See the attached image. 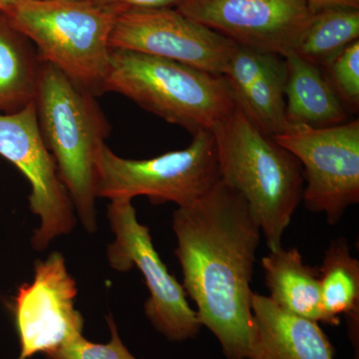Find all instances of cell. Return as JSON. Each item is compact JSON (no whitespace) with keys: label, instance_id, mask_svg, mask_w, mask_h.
<instances>
[{"label":"cell","instance_id":"cell-6","mask_svg":"<svg viewBox=\"0 0 359 359\" xmlns=\"http://www.w3.org/2000/svg\"><path fill=\"white\" fill-rule=\"evenodd\" d=\"M219 180L214 135L201 131L188 147L150 159H126L104 146L97 161L96 195L110 201L146 196L152 204L186 207Z\"/></svg>","mask_w":359,"mask_h":359},{"label":"cell","instance_id":"cell-9","mask_svg":"<svg viewBox=\"0 0 359 359\" xmlns=\"http://www.w3.org/2000/svg\"><path fill=\"white\" fill-rule=\"evenodd\" d=\"M0 156L15 166L32 188L29 208L40 219L33 231V249L46 250L56 238L74 230V208L40 133L34 102L16 112L0 113Z\"/></svg>","mask_w":359,"mask_h":359},{"label":"cell","instance_id":"cell-17","mask_svg":"<svg viewBox=\"0 0 359 359\" xmlns=\"http://www.w3.org/2000/svg\"><path fill=\"white\" fill-rule=\"evenodd\" d=\"M40 61L36 49L0 13V113L16 112L34 102Z\"/></svg>","mask_w":359,"mask_h":359},{"label":"cell","instance_id":"cell-24","mask_svg":"<svg viewBox=\"0 0 359 359\" xmlns=\"http://www.w3.org/2000/svg\"><path fill=\"white\" fill-rule=\"evenodd\" d=\"M21 0H0V13H6L11 6Z\"/></svg>","mask_w":359,"mask_h":359},{"label":"cell","instance_id":"cell-2","mask_svg":"<svg viewBox=\"0 0 359 359\" xmlns=\"http://www.w3.org/2000/svg\"><path fill=\"white\" fill-rule=\"evenodd\" d=\"M40 133L87 233L97 231V161L111 125L97 97L42 62L34 98Z\"/></svg>","mask_w":359,"mask_h":359},{"label":"cell","instance_id":"cell-13","mask_svg":"<svg viewBox=\"0 0 359 359\" xmlns=\"http://www.w3.org/2000/svg\"><path fill=\"white\" fill-rule=\"evenodd\" d=\"M222 77L233 102L262 133L273 138L285 131L283 56L237 44Z\"/></svg>","mask_w":359,"mask_h":359},{"label":"cell","instance_id":"cell-1","mask_svg":"<svg viewBox=\"0 0 359 359\" xmlns=\"http://www.w3.org/2000/svg\"><path fill=\"white\" fill-rule=\"evenodd\" d=\"M175 255L198 320L218 340L226 359H247L256 254L261 226L245 198L219 180L173 214Z\"/></svg>","mask_w":359,"mask_h":359},{"label":"cell","instance_id":"cell-5","mask_svg":"<svg viewBox=\"0 0 359 359\" xmlns=\"http://www.w3.org/2000/svg\"><path fill=\"white\" fill-rule=\"evenodd\" d=\"M4 14L41 62L93 96L105 93L116 14L89 0H21Z\"/></svg>","mask_w":359,"mask_h":359},{"label":"cell","instance_id":"cell-18","mask_svg":"<svg viewBox=\"0 0 359 359\" xmlns=\"http://www.w3.org/2000/svg\"><path fill=\"white\" fill-rule=\"evenodd\" d=\"M318 271L323 311L334 327L346 316L349 337L358 346L359 262L351 256L346 238L330 242Z\"/></svg>","mask_w":359,"mask_h":359},{"label":"cell","instance_id":"cell-11","mask_svg":"<svg viewBox=\"0 0 359 359\" xmlns=\"http://www.w3.org/2000/svg\"><path fill=\"white\" fill-rule=\"evenodd\" d=\"M109 44L111 49L169 59L218 76L237 45L173 7L117 15Z\"/></svg>","mask_w":359,"mask_h":359},{"label":"cell","instance_id":"cell-7","mask_svg":"<svg viewBox=\"0 0 359 359\" xmlns=\"http://www.w3.org/2000/svg\"><path fill=\"white\" fill-rule=\"evenodd\" d=\"M273 139L301 163L309 211L323 212L335 226L358 204L359 120L325 128L287 125Z\"/></svg>","mask_w":359,"mask_h":359},{"label":"cell","instance_id":"cell-16","mask_svg":"<svg viewBox=\"0 0 359 359\" xmlns=\"http://www.w3.org/2000/svg\"><path fill=\"white\" fill-rule=\"evenodd\" d=\"M283 58L287 68L285 116L289 125L325 128L346 123V110L323 70L294 51Z\"/></svg>","mask_w":359,"mask_h":359},{"label":"cell","instance_id":"cell-14","mask_svg":"<svg viewBox=\"0 0 359 359\" xmlns=\"http://www.w3.org/2000/svg\"><path fill=\"white\" fill-rule=\"evenodd\" d=\"M247 359H334L335 349L316 321L283 311L252 292Z\"/></svg>","mask_w":359,"mask_h":359},{"label":"cell","instance_id":"cell-15","mask_svg":"<svg viewBox=\"0 0 359 359\" xmlns=\"http://www.w3.org/2000/svg\"><path fill=\"white\" fill-rule=\"evenodd\" d=\"M269 299L283 311L332 325L323 308L320 271L304 262L297 249L269 250L262 259Z\"/></svg>","mask_w":359,"mask_h":359},{"label":"cell","instance_id":"cell-19","mask_svg":"<svg viewBox=\"0 0 359 359\" xmlns=\"http://www.w3.org/2000/svg\"><path fill=\"white\" fill-rule=\"evenodd\" d=\"M356 40L359 8L330 7L313 14L294 51L320 68Z\"/></svg>","mask_w":359,"mask_h":359},{"label":"cell","instance_id":"cell-22","mask_svg":"<svg viewBox=\"0 0 359 359\" xmlns=\"http://www.w3.org/2000/svg\"><path fill=\"white\" fill-rule=\"evenodd\" d=\"M97 6L120 15L131 11L169 8L177 6L182 0H89Z\"/></svg>","mask_w":359,"mask_h":359},{"label":"cell","instance_id":"cell-23","mask_svg":"<svg viewBox=\"0 0 359 359\" xmlns=\"http://www.w3.org/2000/svg\"><path fill=\"white\" fill-rule=\"evenodd\" d=\"M313 13L330 7H353L359 8V0H308Z\"/></svg>","mask_w":359,"mask_h":359},{"label":"cell","instance_id":"cell-4","mask_svg":"<svg viewBox=\"0 0 359 359\" xmlns=\"http://www.w3.org/2000/svg\"><path fill=\"white\" fill-rule=\"evenodd\" d=\"M114 92L195 135L212 132L235 110L223 77L190 65L112 49L105 93Z\"/></svg>","mask_w":359,"mask_h":359},{"label":"cell","instance_id":"cell-21","mask_svg":"<svg viewBox=\"0 0 359 359\" xmlns=\"http://www.w3.org/2000/svg\"><path fill=\"white\" fill-rule=\"evenodd\" d=\"M111 337L107 344H96L85 339L83 335L71 340L67 344L46 354V359H138L130 353L118 332L112 316H106Z\"/></svg>","mask_w":359,"mask_h":359},{"label":"cell","instance_id":"cell-3","mask_svg":"<svg viewBox=\"0 0 359 359\" xmlns=\"http://www.w3.org/2000/svg\"><path fill=\"white\" fill-rule=\"evenodd\" d=\"M212 133L222 181L247 201L269 250L280 249L304 195L301 163L262 133L237 105Z\"/></svg>","mask_w":359,"mask_h":359},{"label":"cell","instance_id":"cell-10","mask_svg":"<svg viewBox=\"0 0 359 359\" xmlns=\"http://www.w3.org/2000/svg\"><path fill=\"white\" fill-rule=\"evenodd\" d=\"M77 292L62 254L53 252L35 263L32 282L21 285L14 297L16 359L46 355L83 335L84 318L75 308Z\"/></svg>","mask_w":359,"mask_h":359},{"label":"cell","instance_id":"cell-8","mask_svg":"<svg viewBox=\"0 0 359 359\" xmlns=\"http://www.w3.org/2000/svg\"><path fill=\"white\" fill-rule=\"evenodd\" d=\"M107 216L115 237L106 250L108 263L120 273L134 266L141 271L150 292L144 311L152 327L169 341L196 339L203 327L197 313L161 259L148 226L139 223L132 200H111Z\"/></svg>","mask_w":359,"mask_h":359},{"label":"cell","instance_id":"cell-12","mask_svg":"<svg viewBox=\"0 0 359 359\" xmlns=\"http://www.w3.org/2000/svg\"><path fill=\"white\" fill-rule=\"evenodd\" d=\"M176 8L233 43L282 56L313 14L308 0H182Z\"/></svg>","mask_w":359,"mask_h":359},{"label":"cell","instance_id":"cell-20","mask_svg":"<svg viewBox=\"0 0 359 359\" xmlns=\"http://www.w3.org/2000/svg\"><path fill=\"white\" fill-rule=\"evenodd\" d=\"M328 83L346 112L359 110V40L349 44L321 66Z\"/></svg>","mask_w":359,"mask_h":359}]
</instances>
